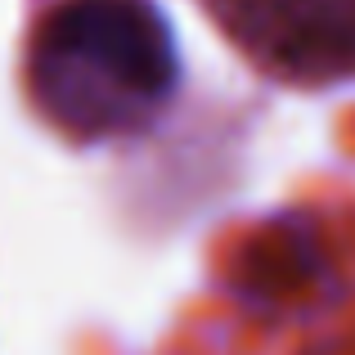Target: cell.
Returning <instances> with one entry per match:
<instances>
[{"label": "cell", "instance_id": "obj_1", "mask_svg": "<svg viewBox=\"0 0 355 355\" xmlns=\"http://www.w3.org/2000/svg\"><path fill=\"white\" fill-rule=\"evenodd\" d=\"M41 54L54 68H81L139 104L166 99L180 77L175 36L148 0H68L45 23Z\"/></svg>", "mask_w": 355, "mask_h": 355}]
</instances>
